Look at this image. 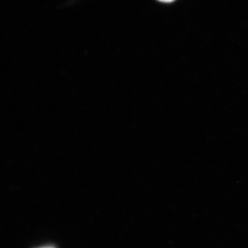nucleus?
I'll use <instances>...</instances> for the list:
<instances>
[{
	"instance_id": "obj_1",
	"label": "nucleus",
	"mask_w": 248,
	"mask_h": 248,
	"mask_svg": "<svg viewBox=\"0 0 248 248\" xmlns=\"http://www.w3.org/2000/svg\"><path fill=\"white\" fill-rule=\"evenodd\" d=\"M159 1H162V2H170L173 1V0H159Z\"/></svg>"
},
{
	"instance_id": "obj_2",
	"label": "nucleus",
	"mask_w": 248,
	"mask_h": 248,
	"mask_svg": "<svg viewBox=\"0 0 248 248\" xmlns=\"http://www.w3.org/2000/svg\"></svg>"
}]
</instances>
